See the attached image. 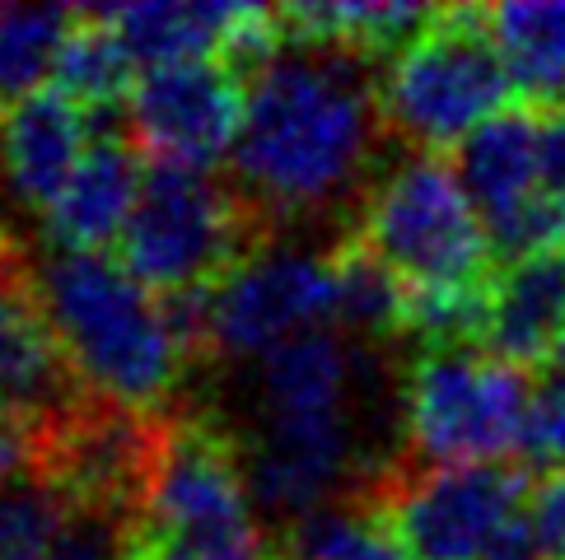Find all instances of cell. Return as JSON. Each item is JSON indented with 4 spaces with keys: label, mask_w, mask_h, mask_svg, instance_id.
<instances>
[{
    "label": "cell",
    "mask_w": 565,
    "mask_h": 560,
    "mask_svg": "<svg viewBox=\"0 0 565 560\" xmlns=\"http://www.w3.org/2000/svg\"><path fill=\"white\" fill-rule=\"evenodd\" d=\"M164 411H136L89 392L71 416L47 426L43 482L75 514H98L136 528L159 463Z\"/></svg>",
    "instance_id": "ba28073f"
},
{
    "label": "cell",
    "mask_w": 565,
    "mask_h": 560,
    "mask_svg": "<svg viewBox=\"0 0 565 560\" xmlns=\"http://www.w3.org/2000/svg\"><path fill=\"white\" fill-rule=\"evenodd\" d=\"M257 6H169V0H140V6H98L131 56V66L146 75L178 62H206L225 56L234 33L248 24Z\"/></svg>",
    "instance_id": "2e32d148"
},
{
    "label": "cell",
    "mask_w": 565,
    "mask_h": 560,
    "mask_svg": "<svg viewBox=\"0 0 565 560\" xmlns=\"http://www.w3.org/2000/svg\"><path fill=\"white\" fill-rule=\"evenodd\" d=\"M514 75L481 6H439L379 75V108L402 150L454 154L481 122L510 108Z\"/></svg>",
    "instance_id": "8992f818"
},
{
    "label": "cell",
    "mask_w": 565,
    "mask_h": 560,
    "mask_svg": "<svg viewBox=\"0 0 565 560\" xmlns=\"http://www.w3.org/2000/svg\"><path fill=\"white\" fill-rule=\"evenodd\" d=\"M19 248H24V244H19V238H14L6 225H0V267L14 262V252H19Z\"/></svg>",
    "instance_id": "f546056e"
},
{
    "label": "cell",
    "mask_w": 565,
    "mask_h": 560,
    "mask_svg": "<svg viewBox=\"0 0 565 560\" xmlns=\"http://www.w3.org/2000/svg\"><path fill=\"white\" fill-rule=\"evenodd\" d=\"M491 33L514 75V89L529 104H565V0H519V6H491Z\"/></svg>",
    "instance_id": "ac0fdd59"
},
{
    "label": "cell",
    "mask_w": 565,
    "mask_h": 560,
    "mask_svg": "<svg viewBox=\"0 0 565 560\" xmlns=\"http://www.w3.org/2000/svg\"><path fill=\"white\" fill-rule=\"evenodd\" d=\"M146 187V154H140L127 136H117L108 122H98L94 140L71 183L43 215V238L47 248L66 252H104L117 244L127 219Z\"/></svg>",
    "instance_id": "4fadbf2b"
},
{
    "label": "cell",
    "mask_w": 565,
    "mask_h": 560,
    "mask_svg": "<svg viewBox=\"0 0 565 560\" xmlns=\"http://www.w3.org/2000/svg\"><path fill=\"white\" fill-rule=\"evenodd\" d=\"M248 112V79L234 66L178 62L136 79L127 98V140L146 154V164L220 169L238 146Z\"/></svg>",
    "instance_id": "30bf717a"
},
{
    "label": "cell",
    "mask_w": 565,
    "mask_h": 560,
    "mask_svg": "<svg viewBox=\"0 0 565 560\" xmlns=\"http://www.w3.org/2000/svg\"><path fill=\"white\" fill-rule=\"evenodd\" d=\"M337 244V238H332ZM328 248L276 238L211 290L215 359H262L337 317V267Z\"/></svg>",
    "instance_id": "9c48e42d"
},
{
    "label": "cell",
    "mask_w": 565,
    "mask_h": 560,
    "mask_svg": "<svg viewBox=\"0 0 565 560\" xmlns=\"http://www.w3.org/2000/svg\"><path fill=\"white\" fill-rule=\"evenodd\" d=\"M71 505L43 476L0 491V560H52Z\"/></svg>",
    "instance_id": "7402d4cb"
},
{
    "label": "cell",
    "mask_w": 565,
    "mask_h": 560,
    "mask_svg": "<svg viewBox=\"0 0 565 560\" xmlns=\"http://www.w3.org/2000/svg\"><path fill=\"white\" fill-rule=\"evenodd\" d=\"M412 294L481 290L495 280L487 219L449 154L397 150L351 229Z\"/></svg>",
    "instance_id": "5b68a950"
},
{
    "label": "cell",
    "mask_w": 565,
    "mask_h": 560,
    "mask_svg": "<svg viewBox=\"0 0 565 560\" xmlns=\"http://www.w3.org/2000/svg\"><path fill=\"white\" fill-rule=\"evenodd\" d=\"M365 495L388 514L412 560H481L529 518L533 467H412L388 463Z\"/></svg>",
    "instance_id": "52a82bcc"
},
{
    "label": "cell",
    "mask_w": 565,
    "mask_h": 560,
    "mask_svg": "<svg viewBox=\"0 0 565 560\" xmlns=\"http://www.w3.org/2000/svg\"><path fill=\"white\" fill-rule=\"evenodd\" d=\"M542 374H547V384H565V336H561V346L552 351L547 365H542Z\"/></svg>",
    "instance_id": "f1b7e54d"
},
{
    "label": "cell",
    "mask_w": 565,
    "mask_h": 560,
    "mask_svg": "<svg viewBox=\"0 0 565 560\" xmlns=\"http://www.w3.org/2000/svg\"><path fill=\"white\" fill-rule=\"evenodd\" d=\"M280 556L290 560H412L397 528L365 491L318 505L313 514L280 528Z\"/></svg>",
    "instance_id": "d6986e66"
},
{
    "label": "cell",
    "mask_w": 565,
    "mask_h": 560,
    "mask_svg": "<svg viewBox=\"0 0 565 560\" xmlns=\"http://www.w3.org/2000/svg\"><path fill=\"white\" fill-rule=\"evenodd\" d=\"M529 532L542 560H565V472H552L533 486L529 499Z\"/></svg>",
    "instance_id": "4316f807"
},
{
    "label": "cell",
    "mask_w": 565,
    "mask_h": 560,
    "mask_svg": "<svg viewBox=\"0 0 565 560\" xmlns=\"http://www.w3.org/2000/svg\"><path fill=\"white\" fill-rule=\"evenodd\" d=\"M89 397L56 342V327L29 276V248L0 267V411L56 426Z\"/></svg>",
    "instance_id": "8fae6325"
},
{
    "label": "cell",
    "mask_w": 565,
    "mask_h": 560,
    "mask_svg": "<svg viewBox=\"0 0 565 560\" xmlns=\"http://www.w3.org/2000/svg\"><path fill=\"white\" fill-rule=\"evenodd\" d=\"M43 457H47V426L0 411V491L29 482V476H43Z\"/></svg>",
    "instance_id": "d4e9b609"
},
{
    "label": "cell",
    "mask_w": 565,
    "mask_h": 560,
    "mask_svg": "<svg viewBox=\"0 0 565 560\" xmlns=\"http://www.w3.org/2000/svg\"><path fill=\"white\" fill-rule=\"evenodd\" d=\"M379 66L351 47L295 37L248 75L244 131L230 154L234 187L286 238L295 225L351 234L360 206L388 169Z\"/></svg>",
    "instance_id": "6da1fadb"
},
{
    "label": "cell",
    "mask_w": 565,
    "mask_h": 560,
    "mask_svg": "<svg viewBox=\"0 0 565 560\" xmlns=\"http://www.w3.org/2000/svg\"><path fill=\"white\" fill-rule=\"evenodd\" d=\"M332 267H337V317H332L337 332L370 351H388L393 342H402L412 323V290L397 280V271L383 267L355 234L332 244Z\"/></svg>",
    "instance_id": "e0dca14e"
},
{
    "label": "cell",
    "mask_w": 565,
    "mask_h": 560,
    "mask_svg": "<svg viewBox=\"0 0 565 560\" xmlns=\"http://www.w3.org/2000/svg\"><path fill=\"white\" fill-rule=\"evenodd\" d=\"M267 244H276V229L230 173L146 164V187L113 257L150 294H183L215 290Z\"/></svg>",
    "instance_id": "3957f363"
},
{
    "label": "cell",
    "mask_w": 565,
    "mask_h": 560,
    "mask_svg": "<svg viewBox=\"0 0 565 560\" xmlns=\"http://www.w3.org/2000/svg\"><path fill=\"white\" fill-rule=\"evenodd\" d=\"M542 187L565 196V104L542 108Z\"/></svg>",
    "instance_id": "83f0119b"
},
{
    "label": "cell",
    "mask_w": 565,
    "mask_h": 560,
    "mask_svg": "<svg viewBox=\"0 0 565 560\" xmlns=\"http://www.w3.org/2000/svg\"><path fill=\"white\" fill-rule=\"evenodd\" d=\"M402 463L481 467L519 463L537 402L529 369L481 346H430L402 359Z\"/></svg>",
    "instance_id": "277c9868"
},
{
    "label": "cell",
    "mask_w": 565,
    "mask_h": 560,
    "mask_svg": "<svg viewBox=\"0 0 565 560\" xmlns=\"http://www.w3.org/2000/svg\"><path fill=\"white\" fill-rule=\"evenodd\" d=\"M94 131V117L56 85L14 98L0 112V187L10 206L43 219L79 169Z\"/></svg>",
    "instance_id": "7c38bea8"
},
{
    "label": "cell",
    "mask_w": 565,
    "mask_h": 560,
    "mask_svg": "<svg viewBox=\"0 0 565 560\" xmlns=\"http://www.w3.org/2000/svg\"><path fill=\"white\" fill-rule=\"evenodd\" d=\"M136 79L140 75L131 66L122 37H117L108 19L98 14V6L75 10V29L62 43V56H56L52 85L66 98H75L94 122H104L113 108H127Z\"/></svg>",
    "instance_id": "ffe728a7"
},
{
    "label": "cell",
    "mask_w": 565,
    "mask_h": 560,
    "mask_svg": "<svg viewBox=\"0 0 565 560\" xmlns=\"http://www.w3.org/2000/svg\"><path fill=\"white\" fill-rule=\"evenodd\" d=\"M561 336H565V252L500 267L491 280V317L481 351L533 374L552 359Z\"/></svg>",
    "instance_id": "5bb4252c"
},
{
    "label": "cell",
    "mask_w": 565,
    "mask_h": 560,
    "mask_svg": "<svg viewBox=\"0 0 565 560\" xmlns=\"http://www.w3.org/2000/svg\"><path fill=\"white\" fill-rule=\"evenodd\" d=\"M487 234H491L495 267H514V262H529V257L565 252V196L542 187L523 206H514L510 215L491 219Z\"/></svg>",
    "instance_id": "603a6c76"
},
{
    "label": "cell",
    "mask_w": 565,
    "mask_h": 560,
    "mask_svg": "<svg viewBox=\"0 0 565 560\" xmlns=\"http://www.w3.org/2000/svg\"><path fill=\"white\" fill-rule=\"evenodd\" d=\"M29 276L71 369L89 392L136 411H169L188 374L164 304L108 252H29Z\"/></svg>",
    "instance_id": "7a4b0ae2"
},
{
    "label": "cell",
    "mask_w": 565,
    "mask_h": 560,
    "mask_svg": "<svg viewBox=\"0 0 565 560\" xmlns=\"http://www.w3.org/2000/svg\"><path fill=\"white\" fill-rule=\"evenodd\" d=\"M276 560H290V556H276Z\"/></svg>",
    "instance_id": "4dcf8cb0"
},
{
    "label": "cell",
    "mask_w": 565,
    "mask_h": 560,
    "mask_svg": "<svg viewBox=\"0 0 565 560\" xmlns=\"http://www.w3.org/2000/svg\"><path fill=\"white\" fill-rule=\"evenodd\" d=\"M127 560H276L267 537L257 532H188V537H154L131 532Z\"/></svg>",
    "instance_id": "cb8c5ba5"
},
{
    "label": "cell",
    "mask_w": 565,
    "mask_h": 560,
    "mask_svg": "<svg viewBox=\"0 0 565 560\" xmlns=\"http://www.w3.org/2000/svg\"><path fill=\"white\" fill-rule=\"evenodd\" d=\"M481 219H500L542 192V104L519 98L491 122H481L449 154Z\"/></svg>",
    "instance_id": "9a60e30c"
},
{
    "label": "cell",
    "mask_w": 565,
    "mask_h": 560,
    "mask_svg": "<svg viewBox=\"0 0 565 560\" xmlns=\"http://www.w3.org/2000/svg\"><path fill=\"white\" fill-rule=\"evenodd\" d=\"M0 112H6V108H0Z\"/></svg>",
    "instance_id": "1f68e13d"
},
{
    "label": "cell",
    "mask_w": 565,
    "mask_h": 560,
    "mask_svg": "<svg viewBox=\"0 0 565 560\" xmlns=\"http://www.w3.org/2000/svg\"><path fill=\"white\" fill-rule=\"evenodd\" d=\"M71 29H75L71 6H52V10L0 6V108L43 89V79H52L56 71V56H62Z\"/></svg>",
    "instance_id": "44dd1931"
},
{
    "label": "cell",
    "mask_w": 565,
    "mask_h": 560,
    "mask_svg": "<svg viewBox=\"0 0 565 560\" xmlns=\"http://www.w3.org/2000/svg\"><path fill=\"white\" fill-rule=\"evenodd\" d=\"M523 463L565 472V384H542L537 388L529 439H523Z\"/></svg>",
    "instance_id": "484cf974"
}]
</instances>
